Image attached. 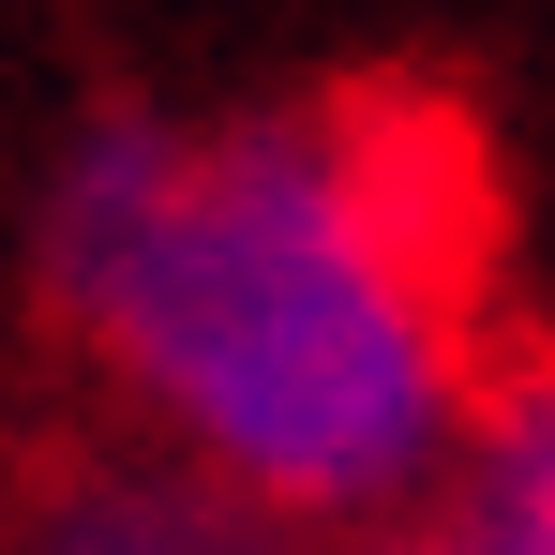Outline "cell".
Instances as JSON below:
<instances>
[{
  "mask_svg": "<svg viewBox=\"0 0 555 555\" xmlns=\"http://www.w3.org/2000/svg\"><path fill=\"white\" fill-rule=\"evenodd\" d=\"M0 555H315L285 541V526H256L241 495H210V480H181V465H61V480H30L15 511H0Z\"/></svg>",
  "mask_w": 555,
  "mask_h": 555,
  "instance_id": "2",
  "label": "cell"
},
{
  "mask_svg": "<svg viewBox=\"0 0 555 555\" xmlns=\"http://www.w3.org/2000/svg\"><path fill=\"white\" fill-rule=\"evenodd\" d=\"M30 285L151 465L285 541L436 511L495 405L480 166L436 105H91L30 195Z\"/></svg>",
  "mask_w": 555,
  "mask_h": 555,
  "instance_id": "1",
  "label": "cell"
},
{
  "mask_svg": "<svg viewBox=\"0 0 555 555\" xmlns=\"http://www.w3.org/2000/svg\"><path fill=\"white\" fill-rule=\"evenodd\" d=\"M346 555H465V541L436 526V511H405V526H375V541H346Z\"/></svg>",
  "mask_w": 555,
  "mask_h": 555,
  "instance_id": "3",
  "label": "cell"
}]
</instances>
